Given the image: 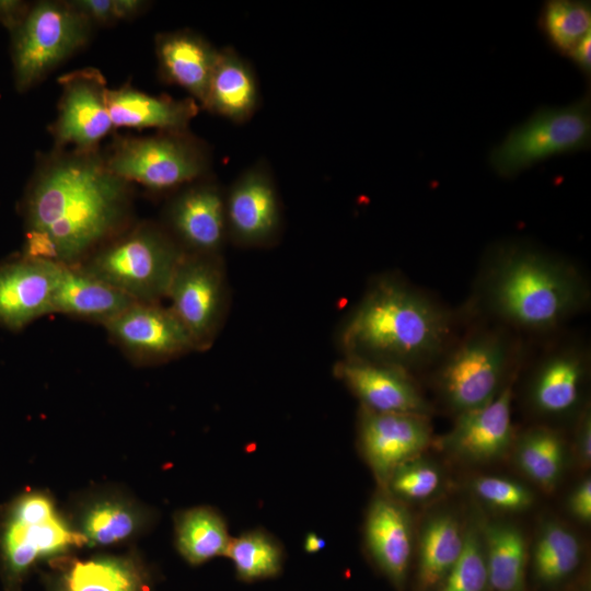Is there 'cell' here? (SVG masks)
Returning <instances> with one entry per match:
<instances>
[{"label": "cell", "instance_id": "cell-42", "mask_svg": "<svg viewBox=\"0 0 591 591\" xmlns=\"http://www.w3.org/2000/svg\"><path fill=\"white\" fill-rule=\"evenodd\" d=\"M113 2L117 22L137 16L148 7V2L142 0H113Z\"/></svg>", "mask_w": 591, "mask_h": 591}, {"label": "cell", "instance_id": "cell-4", "mask_svg": "<svg viewBox=\"0 0 591 591\" xmlns=\"http://www.w3.org/2000/svg\"><path fill=\"white\" fill-rule=\"evenodd\" d=\"M185 252L163 224L143 221L101 245L76 264L136 302L166 298Z\"/></svg>", "mask_w": 591, "mask_h": 591}, {"label": "cell", "instance_id": "cell-3", "mask_svg": "<svg viewBox=\"0 0 591 591\" xmlns=\"http://www.w3.org/2000/svg\"><path fill=\"white\" fill-rule=\"evenodd\" d=\"M482 294L498 318L534 332L557 327L577 313L589 296L584 279L573 266L519 242L493 250Z\"/></svg>", "mask_w": 591, "mask_h": 591}, {"label": "cell", "instance_id": "cell-37", "mask_svg": "<svg viewBox=\"0 0 591 591\" xmlns=\"http://www.w3.org/2000/svg\"><path fill=\"white\" fill-rule=\"evenodd\" d=\"M69 3L94 26L117 22L113 0H73Z\"/></svg>", "mask_w": 591, "mask_h": 591}, {"label": "cell", "instance_id": "cell-25", "mask_svg": "<svg viewBox=\"0 0 591 591\" xmlns=\"http://www.w3.org/2000/svg\"><path fill=\"white\" fill-rule=\"evenodd\" d=\"M144 568L135 558L104 555L73 560L61 570L55 591H149Z\"/></svg>", "mask_w": 591, "mask_h": 591}, {"label": "cell", "instance_id": "cell-10", "mask_svg": "<svg viewBox=\"0 0 591 591\" xmlns=\"http://www.w3.org/2000/svg\"><path fill=\"white\" fill-rule=\"evenodd\" d=\"M508 339L499 332H479L447 357L439 384L447 403L457 414L490 402L502 389L510 359Z\"/></svg>", "mask_w": 591, "mask_h": 591}, {"label": "cell", "instance_id": "cell-9", "mask_svg": "<svg viewBox=\"0 0 591 591\" xmlns=\"http://www.w3.org/2000/svg\"><path fill=\"white\" fill-rule=\"evenodd\" d=\"M166 298L195 350L208 349L217 338L225 314L227 285L220 255L185 253Z\"/></svg>", "mask_w": 591, "mask_h": 591}, {"label": "cell", "instance_id": "cell-34", "mask_svg": "<svg viewBox=\"0 0 591 591\" xmlns=\"http://www.w3.org/2000/svg\"><path fill=\"white\" fill-rule=\"evenodd\" d=\"M488 572L482 533L475 526L465 532L463 552L438 586L437 591H486Z\"/></svg>", "mask_w": 591, "mask_h": 591}, {"label": "cell", "instance_id": "cell-19", "mask_svg": "<svg viewBox=\"0 0 591 591\" xmlns=\"http://www.w3.org/2000/svg\"><path fill=\"white\" fill-rule=\"evenodd\" d=\"M154 47L160 78L186 90L201 108L219 48L192 30L159 33Z\"/></svg>", "mask_w": 591, "mask_h": 591}, {"label": "cell", "instance_id": "cell-27", "mask_svg": "<svg viewBox=\"0 0 591 591\" xmlns=\"http://www.w3.org/2000/svg\"><path fill=\"white\" fill-rule=\"evenodd\" d=\"M464 543L465 533L450 514L434 515L425 524L418 556L420 589L438 588L460 558Z\"/></svg>", "mask_w": 591, "mask_h": 591}, {"label": "cell", "instance_id": "cell-40", "mask_svg": "<svg viewBox=\"0 0 591 591\" xmlns=\"http://www.w3.org/2000/svg\"><path fill=\"white\" fill-rule=\"evenodd\" d=\"M579 72L588 80L591 78V33L588 34L567 56Z\"/></svg>", "mask_w": 591, "mask_h": 591}, {"label": "cell", "instance_id": "cell-11", "mask_svg": "<svg viewBox=\"0 0 591 591\" xmlns=\"http://www.w3.org/2000/svg\"><path fill=\"white\" fill-rule=\"evenodd\" d=\"M228 240L240 246L274 243L281 231L279 192L267 161L244 169L224 190Z\"/></svg>", "mask_w": 591, "mask_h": 591}, {"label": "cell", "instance_id": "cell-41", "mask_svg": "<svg viewBox=\"0 0 591 591\" xmlns=\"http://www.w3.org/2000/svg\"><path fill=\"white\" fill-rule=\"evenodd\" d=\"M577 448L581 464L589 465L591 460V419L589 412H584L582 415L578 430Z\"/></svg>", "mask_w": 591, "mask_h": 591}, {"label": "cell", "instance_id": "cell-38", "mask_svg": "<svg viewBox=\"0 0 591 591\" xmlns=\"http://www.w3.org/2000/svg\"><path fill=\"white\" fill-rule=\"evenodd\" d=\"M571 513L582 522L591 519V482L586 478L572 491L569 498Z\"/></svg>", "mask_w": 591, "mask_h": 591}, {"label": "cell", "instance_id": "cell-20", "mask_svg": "<svg viewBox=\"0 0 591 591\" xmlns=\"http://www.w3.org/2000/svg\"><path fill=\"white\" fill-rule=\"evenodd\" d=\"M364 537L379 568L396 587H402L413 553V530L408 513L394 497L381 495L372 500Z\"/></svg>", "mask_w": 591, "mask_h": 591}, {"label": "cell", "instance_id": "cell-24", "mask_svg": "<svg viewBox=\"0 0 591 591\" xmlns=\"http://www.w3.org/2000/svg\"><path fill=\"white\" fill-rule=\"evenodd\" d=\"M587 356L577 349L556 351L540 364L532 381L531 398L537 410L561 415L579 403Z\"/></svg>", "mask_w": 591, "mask_h": 591}, {"label": "cell", "instance_id": "cell-35", "mask_svg": "<svg viewBox=\"0 0 591 591\" xmlns=\"http://www.w3.org/2000/svg\"><path fill=\"white\" fill-rule=\"evenodd\" d=\"M441 482V473L436 465L416 457L396 467L385 486L393 497L421 501L437 494Z\"/></svg>", "mask_w": 591, "mask_h": 591}, {"label": "cell", "instance_id": "cell-5", "mask_svg": "<svg viewBox=\"0 0 591 591\" xmlns=\"http://www.w3.org/2000/svg\"><path fill=\"white\" fill-rule=\"evenodd\" d=\"M84 544L46 493L30 490L19 495L0 513V577L4 590L21 591L38 563Z\"/></svg>", "mask_w": 591, "mask_h": 591}, {"label": "cell", "instance_id": "cell-16", "mask_svg": "<svg viewBox=\"0 0 591 591\" xmlns=\"http://www.w3.org/2000/svg\"><path fill=\"white\" fill-rule=\"evenodd\" d=\"M62 265L24 255L0 264V325L20 331L53 313V297Z\"/></svg>", "mask_w": 591, "mask_h": 591}, {"label": "cell", "instance_id": "cell-7", "mask_svg": "<svg viewBox=\"0 0 591 591\" xmlns=\"http://www.w3.org/2000/svg\"><path fill=\"white\" fill-rule=\"evenodd\" d=\"M104 155L115 175L154 192L177 190L210 176L212 164L208 144L189 130L118 138Z\"/></svg>", "mask_w": 591, "mask_h": 591}, {"label": "cell", "instance_id": "cell-29", "mask_svg": "<svg viewBox=\"0 0 591 591\" xmlns=\"http://www.w3.org/2000/svg\"><path fill=\"white\" fill-rule=\"evenodd\" d=\"M230 542L223 517L211 507H194L176 517V547L190 565H200L215 557L225 556Z\"/></svg>", "mask_w": 591, "mask_h": 591}, {"label": "cell", "instance_id": "cell-14", "mask_svg": "<svg viewBox=\"0 0 591 591\" xmlns=\"http://www.w3.org/2000/svg\"><path fill=\"white\" fill-rule=\"evenodd\" d=\"M103 326L137 363L163 362L195 350L174 313L159 303L136 302Z\"/></svg>", "mask_w": 591, "mask_h": 591}, {"label": "cell", "instance_id": "cell-12", "mask_svg": "<svg viewBox=\"0 0 591 591\" xmlns=\"http://www.w3.org/2000/svg\"><path fill=\"white\" fill-rule=\"evenodd\" d=\"M61 95L58 114L50 125L54 149L90 150L97 148L113 127L106 81L100 70L88 67L70 71L59 79Z\"/></svg>", "mask_w": 591, "mask_h": 591}, {"label": "cell", "instance_id": "cell-26", "mask_svg": "<svg viewBox=\"0 0 591 591\" xmlns=\"http://www.w3.org/2000/svg\"><path fill=\"white\" fill-rule=\"evenodd\" d=\"M147 522L143 508L132 501L102 497L83 508L77 530L90 546H111L136 536Z\"/></svg>", "mask_w": 591, "mask_h": 591}, {"label": "cell", "instance_id": "cell-39", "mask_svg": "<svg viewBox=\"0 0 591 591\" xmlns=\"http://www.w3.org/2000/svg\"><path fill=\"white\" fill-rule=\"evenodd\" d=\"M31 4L20 0H0V23L12 34L24 21Z\"/></svg>", "mask_w": 591, "mask_h": 591}, {"label": "cell", "instance_id": "cell-43", "mask_svg": "<svg viewBox=\"0 0 591 591\" xmlns=\"http://www.w3.org/2000/svg\"><path fill=\"white\" fill-rule=\"evenodd\" d=\"M325 546L323 538L317 536L315 533H309L304 540V551L306 553H316Z\"/></svg>", "mask_w": 591, "mask_h": 591}, {"label": "cell", "instance_id": "cell-31", "mask_svg": "<svg viewBox=\"0 0 591 591\" xmlns=\"http://www.w3.org/2000/svg\"><path fill=\"white\" fill-rule=\"evenodd\" d=\"M580 560V542L569 529L553 521L542 528L533 552L535 575L542 582L564 580L577 569Z\"/></svg>", "mask_w": 591, "mask_h": 591}, {"label": "cell", "instance_id": "cell-6", "mask_svg": "<svg viewBox=\"0 0 591 591\" xmlns=\"http://www.w3.org/2000/svg\"><path fill=\"white\" fill-rule=\"evenodd\" d=\"M591 146L590 89L564 106H541L509 130L489 152L494 172L507 179L554 157L589 150Z\"/></svg>", "mask_w": 591, "mask_h": 591}, {"label": "cell", "instance_id": "cell-17", "mask_svg": "<svg viewBox=\"0 0 591 591\" xmlns=\"http://www.w3.org/2000/svg\"><path fill=\"white\" fill-rule=\"evenodd\" d=\"M334 372L368 410L421 416H428L430 412V406L403 368L345 357L335 366Z\"/></svg>", "mask_w": 591, "mask_h": 591}, {"label": "cell", "instance_id": "cell-32", "mask_svg": "<svg viewBox=\"0 0 591 591\" xmlns=\"http://www.w3.org/2000/svg\"><path fill=\"white\" fill-rule=\"evenodd\" d=\"M227 557L243 581L276 577L282 569L283 552L280 544L267 532L256 529L231 538Z\"/></svg>", "mask_w": 591, "mask_h": 591}, {"label": "cell", "instance_id": "cell-21", "mask_svg": "<svg viewBox=\"0 0 591 591\" xmlns=\"http://www.w3.org/2000/svg\"><path fill=\"white\" fill-rule=\"evenodd\" d=\"M107 106L114 128H154L158 131L189 130L200 111V105L192 97L154 96L129 84L108 89Z\"/></svg>", "mask_w": 591, "mask_h": 591}, {"label": "cell", "instance_id": "cell-23", "mask_svg": "<svg viewBox=\"0 0 591 591\" xmlns=\"http://www.w3.org/2000/svg\"><path fill=\"white\" fill-rule=\"evenodd\" d=\"M136 303L135 300L78 265H62L53 297V313L102 325Z\"/></svg>", "mask_w": 591, "mask_h": 591}, {"label": "cell", "instance_id": "cell-33", "mask_svg": "<svg viewBox=\"0 0 591 591\" xmlns=\"http://www.w3.org/2000/svg\"><path fill=\"white\" fill-rule=\"evenodd\" d=\"M564 443L558 433L536 428L521 439L517 462L522 472L544 489L557 484L564 466Z\"/></svg>", "mask_w": 591, "mask_h": 591}, {"label": "cell", "instance_id": "cell-36", "mask_svg": "<svg viewBox=\"0 0 591 591\" xmlns=\"http://www.w3.org/2000/svg\"><path fill=\"white\" fill-rule=\"evenodd\" d=\"M476 496L487 505L506 511H520L532 503V494L523 485L505 477L483 476L473 483Z\"/></svg>", "mask_w": 591, "mask_h": 591}, {"label": "cell", "instance_id": "cell-2", "mask_svg": "<svg viewBox=\"0 0 591 591\" xmlns=\"http://www.w3.org/2000/svg\"><path fill=\"white\" fill-rule=\"evenodd\" d=\"M445 308L395 277H381L345 321V357L410 368L439 356L452 332Z\"/></svg>", "mask_w": 591, "mask_h": 591}, {"label": "cell", "instance_id": "cell-18", "mask_svg": "<svg viewBox=\"0 0 591 591\" xmlns=\"http://www.w3.org/2000/svg\"><path fill=\"white\" fill-rule=\"evenodd\" d=\"M511 401V386L505 385L487 404L460 413L444 448L471 461L501 456L512 441Z\"/></svg>", "mask_w": 591, "mask_h": 591}, {"label": "cell", "instance_id": "cell-8", "mask_svg": "<svg viewBox=\"0 0 591 591\" xmlns=\"http://www.w3.org/2000/svg\"><path fill=\"white\" fill-rule=\"evenodd\" d=\"M94 25L69 1H38L11 34L14 85L24 93L88 45Z\"/></svg>", "mask_w": 591, "mask_h": 591}, {"label": "cell", "instance_id": "cell-15", "mask_svg": "<svg viewBox=\"0 0 591 591\" xmlns=\"http://www.w3.org/2000/svg\"><path fill=\"white\" fill-rule=\"evenodd\" d=\"M428 416L375 413L362 407L359 443L375 477L385 485L401 464L416 459L430 444Z\"/></svg>", "mask_w": 591, "mask_h": 591}, {"label": "cell", "instance_id": "cell-22", "mask_svg": "<svg viewBox=\"0 0 591 591\" xmlns=\"http://www.w3.org/2000/svg\"><path fill=\"white\" fill-rule=\"evenodd\" d=\"M259 105L260 90L253 66L234 48H219L201 108L234 124H244Z\"/></svg>", "mask_w": 591, "mask_h": 591}, {"label": "cell", "instance_id": "cell-13", "mask_svg": "<svg viewBox=\"0 0 591 591\" xmlns=\"http://www.w3.org/2000/svg\"><path fill=\"white\" fill-rule=\"evenodd\" d=\"M163 227L185 253L220 255L228 240L224 189L211 176L177 189L165 207Z\"/></svg>", "mask_w": 591, "mask_h": 591}, {"label": "cell", "instance_id": "cell-1", "mask_svg": "<svg viewBox=\"0 0 591 591\" xmlns=\"http://www.w3.org/2000/svg\"><path fill=\"white\" fill-rule=\"evenodd\" d=\"M132 184L115 175L99 148L54 149L25 190L24 256L63 265L82 262L126 230Z\"/></svg>", "mask_w": 591, "mask_h": 591}, {"label": "cell", "instance_id": "cell-30", "mask_svg": "<svg viewBox=\"0 0 591 591\" xmlns=\"http://www.w3.org/2000/svg\"><path fill=\"white\" fill-rule=\"evenodd\" d=\"M537 27L549 48L563 57L591 33V2L586 0H546Z\"/></svg>", "mask_w": 591, "mask_h": 591}, {"label": "cell", "instance_id": "cell-28", "mask_svg": "<svg viewBox=\"0 0 591 591\" xmlns=\"http://www.w3.org/2000/svg\"><path fill=\"white\" fill-rule=\"evenodd\" d=\"M482 536L489 587L495 591H523L526 545L522 532L506 522H489Z\"/></svg>", "mask_w": 591, "mask_h": 591}]
</instances>
